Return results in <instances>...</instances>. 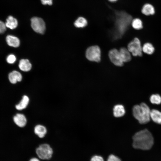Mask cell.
Returning <instances> with one entry per match:
<instances>
[{"mask_svg": "<svg viewBox=\"0 0 161 161\" xmlns=\"http://www.w3.org/2000/svg\"><path fill=\"white\" fill-rule=\"evenodd\" d=\"M31 26L33 30L36 32L43 34L46 29V25L44 20L41 18L33 17L30 20Z\"/></svg>", "mask_w": 161, "mask_h": 161, "instance_id": "cell-6", "label": "cell"}, {"mask_svg": "<svg viewBox=\"0 0 161 161\" xmlns=\"http://www.w3.org/2000/svg\"><path fill=\"white\" fill-rule=\"evenodd\" d=\"M107 161H122V160L118 157L113 154H111L108 157Z\"/></svg>", "mask_w": 161, "mask_h": 161, "instance_id": "cell-25", "label": "cell"}, {"mask_svg": "<svg viewBox=\"0 0 161 161\" xmlns=\"http://www.w3.org/2000/svg\"><path fill=\"white\" fill-rule=\"evenodd\" d=\"M16 58L15 55L13 54L9 55L7 58V61L9 64H13L16 61Z\"/></svg>", "mask_w": 161, "mask_h": 161, "instance_id": "cell-24", "label": "cell"}, {"mask_svg": "<svg viewBox=\"0 0 161 161\" xmlns=\"http://www.w3.org/2000/svg\"><path fill=\"white\" fill-rule=\"evenodd\" d=\"M41 3L44 5H51L53 3V0H40Z\"/></svg>", "mask_w": 161, "mask_h": 161, "instance_id": "cell-28", "label": "cell"}, {"mask_svg": "<svg viewBox=\"0 0 161 161\" xmlns=\"http://www.w3.org/2000/svg\"><path fill=\"white\" fill-rule=\"evenodd\" d=\"M8 78L10 82L12 83L15 84L17 82H20L22 79L21 74L18 72L13 71L9 74Z\"/></svg>", "mask_w": 161, "mask_h": 161, "instance_id": "cell-11", "label": "cell"}, {"mask_svg": "<svg viewBox=\"0 0 161 161\" xmlns=\"http://www.w3.org/2000/svg\"><path fill=\"white\" fill-rule=\"evenodd\" d=\"M29 161H40V160L36 158H33L31 159Z\"/></svg>", "mask_w": 161, "mask_h": 161, "instance_id": "cell-29", "label": "cell"}, {"mask_svg": "<svg viewBox=\"0 0 161 161\" xmlns=\"http://www.w3.org/2000/svg\"><path fill=\"white\" fill-rule=\"evenodd\" d=\"M115 28L117 32L123 35L131 20V16L123 11L115 12Z\"/></svg>", "mask_w": 161, "mask_h": 161, "instance_id": "cell-3", "label": "cell"}, {"mask_svg": "<svg viewBox=\"0 0 161 161\" xmlns=\"http://www.w3.org/2000/svg\"><path fill=\"white\" fill-rule=\"evenodd\" d=\"M86 56L87 58L90 61L100 62L101 51L99 47L96 45L89 47L86 50Z\"/></svg>", "mask_w": 161, "mask_h": 161, "instance_id": "cell-5", "label": "cell"}, {"mask_svg": "<svg viewBox=\"0 0 161 161\" xmlns=\"http://www.w3.org/2000/svg\"><path fill=\"white\" fill-rule=\"evenodd\" d=\"M13 120L18 126L23 127L26 124L27 120L24 115L22 114H17L13 117Z\"/></svg>", "mask_w": 161, "mask_h": 161, "instance_id": "cell-9", "label": "cell"}, {"mask_svg": "<svg viewBox=\"0 0 161 161\" xmlns=\"http://www.w3.org/2000/svg\"><path fill=\"white\" fill-rule=\"evenodd\" d=\"M150 118L155 123L161 124V112L155 109L151 110Z\"/></svg>", "mask_w": 161, "mask_h": 161, "instance_id": "cell-17", "label": "cell"}, {"mask_svg": "<svg viewBox=\"0 0 161 161\" xmlns=\"http://www.w3.org/2000/svg\"><path fill=\"white\" fill-rule=\"evenodd\" d=\"M143 52L148 55H151L154 51V48L152 44L149 43L144 44L142 47Z\"/></svg>", "mask_w": 161, "mask_h": 161, "instance_id": "cell-21", "label": "cell"}, {"mask_svg": "<svg viewBox=\"0 0 161 161\" xmlns=\"http://www.w3.org/2000/svg\"><path fill=\"white\" fill-rule=\"evenodd\" d=\"M151 110L145 103H141L140 105H134L132 108V113L134 117L141 124H145L150 120Z\"/></svg>", "mask_w": 161, "mask_h": 161, "instance_id": "cell-2", "label": "cell"}, {"mask_svg": "<svg viewBox=\"0 0 161 161\" xmlns=\"http://www.w3.org/2000/svg\"><path fill=\"white\" fill-rule=\"evenodd\" d=\"M133 147L137 149L148 150L154 144V138L151 132L145 129L136 133L133 137Z\"/></svg>", "mask_w": 161, "mask_h": 161, "instance_id": "cell-1", "label": "cell"}, {"mask_svg": "<svg viewBox=\"0 0 161 161\" xmlns=\"http://www.w3.org/2000/svg\"><path fill=\"white\" fill-rule=\"evenodd\" d=\"M121 59L123 62H128L131 59L130 52L126 48H121L119 51Z\"/></svg>", "mask_w": 161, "mask_h": 161, "instance_id": "cell-13", "label": "cell"}, {"mask_svg": "<svg viewBox=\"0 0 161 161\" xmlns=\"http://www.w3.org/2000/svg\"><path fill=\"white\" fill-rule=\"evenodd\" d=\"M87 24L86 19L83 17H78L74 22V26L77 28H83L86 27Z\"/></svg>", "mask_w": 161, "mask_h": 161, "instance_id": "cell-20", "label": "cell"}, {"mask_svg": "<svg viewBox=\"0 0 161 161\" xmlns=\"http://www.w3.org/2000/svg\"><path fill=\"white\" fill-rule=\"evenodd\" d=\"M150 100L153 104H159L161 103V97L158 94H153L151 96Z\"/></svg>", "mask_w": 161, "mask_h": 161, "instance_id": "cell-23", "label": "cell"}, {"mask_svg": "<svg viewBox=\"0 0 161 161\" xmlns=\"http://www.w3.org/2000/svg\"><path fill=\"white\" fill-rule=\"evenodd\" d=\"M90 161H104V160L101 156L95 155L91 157Z\"/></svg>", "mask_w": 161, "mask_h": 161, "instance_id": "cell-26", "label": "cell"}, {"mask_svg": "<svg viewBox=\"0 0 161 161\" xmlns=\"http://www.w3.org/2000/svg\"><path fill=\"white\" fill-rule=\"evenodd\" d=\"M109 1L111 2H115L117 1V0H108Z\"/></svg>", "mask_w": 161, "mask_h": 161, "instance_id": "cell-30", "label": "cell"}, {"mask_svg": "<svg viewBox=\"0 0 161 161\" xmlns=\"http://www.w3.org/2000/svg\"><path fill=\"white\" fill-rule=\"evenodd\" d=\"M34 131L35 134L40 138H43L47 133L46 127L41 125L36 126L34 128Z\"/></svg>", "mask_w": 161, "mask_h": 161, "instance_id": "cell-18", "label": "cell"}, {"mask_svg": "<svg viewBox=\"0 0 161 161\" xmlns=\"http://www.w3.org/2000/svg\"><path fill=\"white\" fill-rule=\"evenodd\" d=\"M36 152L40 159L49 160L52 157L53 150L50 146L47 144L41 145L36 150Z\"/></svg>", "mask_w": 161, "mask_h": 161, "instance_id": "cell-4", "label": "cell"}, {"mask_svg": "<svg viewBox=\"0 0 161 161\" xmlns=\"http://www.w3.org/2000/svg\"><path fill=\"white\" fill-rule=\"evenodd\" d=\"M109 58L111 62L114 65L118 66H122L123 62L121 58L119 51L113 49L110 51L109 54Z\"/></svg>", "mask_w": 161, "mask_h": 161, "instance_id": "cell-8", "label": "cell"}, {"mask_svg": "<svg viewBox=\"0 0 161 161\" xmlns=\"http://www.w3.org/2000/svg\"><path fill=\"white\" fill-rule=\"evenodd\" d=\"M29 102V97L27 95H24L19 103L16 106V108L19 110H23L27 107Z\"/></svg>", "mask_w": 161, "mask_h": 161, "instance_id": "cell-19", "label": "cell"}, {"mask_svg": "<svg viewBox=\"0 0 161 161\" xmlns=\"http://www.w3.org/2000/svg\"><path fill=\"white\" fill-rule=\"evenodd\" d=\"M142 13L146 16L153 15L155 13V9L154 6L149 3H146L143 6L141 9Z\"/></svg>", "mask_w": 161, "mask_h": 161, "instance_id": "cell-14", "label": "cell"}, {"mask_svg": "<svg viewBox=\"0 0 161 161\" xmlns=\"http://www.w3.org/2000/svg\"><path fill=\"white\" fill-rule=\"evenodd\" d=\"M131 25L132 27L137 30H139L143 28V22L139 18H135L132 21Z\"/></svg>", "mask_w": 161, "mask_h": 161, "instance_id": "cell-22", "label": "cell"}, {"mask_svg": "<svg viewBox=\"0 0 161 161\" xmlns=\"http://www.w3.org/2000/svg\"><path fill=\"white\" fill-rule=\"evenodd\" d=\"M128 49L134 56H141L142 55V47L139 39L135 38L128 44Z\"/></svg>", "mask_w": 161, "mask_h": 161, "instance_id": "cell-7", "label": "cell"}, {"mask_svg": "<svg viewBox=\"0 0 161 161\" xmlns=\"http://www.w3.org/2000/svg\"><path fill=\"white\" fill-rule=\"evenodd\" d=\"M6 41L7 44L10 46L17 47L20 44L19 39L16 37L11 35H8L6 38Z\"/></svg>", "mask_w": 161, "mask_h": 161, "instance_id": "cell-12", "label": "cell"}, {"mask_svg": "<svg viewBox=\"0 0 161 161\" xmlns=\"http://www.w3.org/2000/svg\"><path fill=\"white\" fill-rule=\"evenodd\" d=\"M5 24L6 27L11 29H14L17 27L18 21L16 18L10 16L7 18Z\"/></svg>", "mask_w": 161, "mask_h": 161, "instance_id": "cell-15", "label": "cell"}, {"mask_svg": "<svg viewBox=\"0 0 161 161\" xmlns=\"http://www.w3.org/2000/svg\"><path fill=\"white\" fill-rule=\"evenodd\" d=\"M18 66L21 70L24 72H27L31 69L32 65L28 60L22 59L19 61Z\"/></svg>", "mask_w": 161, "mask_h": 161, "instance_id": "cell-16", "label": "cell"}, {"mask_svg": "<svg viewBox=\"0 0 161 161\" xmlns=\"http://www.w3.org/2000/svg\"><path fill=\"white\" fill-rule=\"evenodd\" d=\"M6 30L5 23L0 20V34L4 33Z\"/></svg>", "mask_w": 161, "mask_h": 161, "instance_id": "cell-27", "label": "cell"}, {"mask_svg": "<svg viewBox=\"0 0 161 161\" xmlns=\"http://www.w3.org/2000/svg\"><path fill=\"white\" fill-rule=\"evenodd\" d=\"M126 112L124 106L122 105L118 104L115 105L113 108L114 116L116 117L123 116Z\"/></svg>", "mask_w": 161, "mask_h": 161, "instance_id": "cell-10", "label": "cell"}]
</instances>
